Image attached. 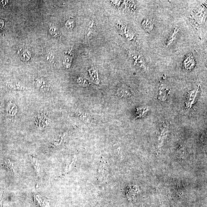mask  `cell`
<instances>
[{"instance_id":"1","label":"cell","mask_w":207,"mask_h":207,"mask_svg":"<svg viewBox=\"0 0 207 207\" xmlns=\"http://www.w3.org/2000/svg\"><path fill=\"white\" fill-rule=\"evenodd\" d=\"M31 55L29 52L25 51L22 53L20 56V58L23 61H28L30 58Z\"/></svg>"},{"instance_id":"4","label":"cell","mask_w":207,"mask_h":207,"mask_svg":"<svg viewBox=\"0 0 207 207\" xmlns=\"http://www.w3.org/2000/svg\"><path fill=\"white\" fill-rule=\"evenodd\" d=\"M31 160L32 163L33 164L34 167L35 169H36V171L38 172V173H39V170H40V169H39V163H38L36 159L33 158H32Z\"/></svg>"},{"instance_id":"7","label":"cell","mask_w":207,"mask_h":207,"mask_svg":"<svg viewBox=\"0 0 207 207\" xmlns=\"http://www.w3.org/2000/svg\"><path fill=\"white\" fill-rule=\"evenodd\" d=\"M7 1H0V5L3 6V5H5V4L6 3Z\"/></svg>"},{"instance_id":"3","label":"cell","mask_w":207,"mask_h":207,"mask_svg":"<svg viewBox=\"0 0 207 207\" xmlns=\"http://www.w3.org/2000/svg\"><path fill=\"white\" fill-rule=\"evenodd\" d=\"M72 62V58L69 56H67L64 58L63 63H64V65L67 68H69L71 65Z\"/></svg>"},{"instance_id":"2","label":"cell","mask_w":207,"mask_h":207,"mask_svg":"<svg viewBox=\"0 0 207 207\" xmlns=\"http://www.w3.org/2000/svg\"><path fill=\"white\" fill-rule=\"evenodd\" d=\"M4 167L14 172V169L13 165L12 163L11 162L9 159H8L6 161H5V163H4Z\"/></svg>"},{"instance_id":"6","label":"cell","mask_w":207,"mask_h":207,"mask_svg":"<svg viewBox=\"0 0 207 207\" xmlns=\"http://www.w3.org/2000/svg\"><path fill=\"white\" fill-rule=\"evenodd\" d=\"M53 56L52 55H47L46 56V60H52L53 59Z\"/></svg>"},{"instance_id":"5","label":"cell","mask_w":207,"mask_h":207,"mask_svg":"<svg viewBox=\"0 0 207 207\" xmlns=\"http://www.w3.org/2000/svg\"><path fill=\"white\" fill-rule=\"evenodd\" d=\"M66 25H67V27L68 29H72L74 26V22L73 20H69L68 21H67Z\"/></svg>"}]
</instances>
